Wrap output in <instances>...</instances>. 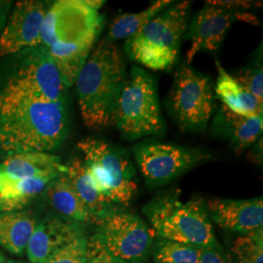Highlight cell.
I'll return each instance as SVG.
<instances>
[{
    "mask_svg": "<svg viewBox=\"0 0 263 263\" xmlns=\"http://www.w3.org/2000/svg\"><path fill=\"white\" fill-rule=\"evenodd\" d=\"M10 6H11L10 1H0V37H1L4 26L6 24Z\"/></svg>",
    "mask_w": 263,
    "mask_h": 263,
    "instance_id": "obj_32",
    "label": "cell"
},
{
    "mask_svg": "<svg viewBox=\"0 0 263 263\" xmlns=\"http://www.w3.org/2000/svg\"><path fill=\"white\" fill-rule=\"evenodd\" d=\"M85 235L84 224L64 216L49 215L34 228L26 249L31 263L43 262L49 256Z\"/></svg>",
    "mask_w": 263,
    "mask_h": 263,
    "instance_id": "obj_14",
    "label": "cell"
},
{
    "mask_svg": "<svg viewBox=\"0 0 263 263\" xmlns=\"http://www.w3.org/2000/svg\"><path fill=\"white\" fill-rule=\"evenodd\" d=\"M133 151L141 175L151 187L165 185L213 158L205 151L153 140L137 144Z\"/></svg>",
    "mask_w": 263,
    "mask_h": 263,
    "instance_id": "obj_9",
    "label": "cell"
},
{
    "mask_svg": "<svg viewBox=\"0 0 263 263\" xmlns=\"http://www.w3.org/2000/svg\"><path fill=\"white\" fill-rule=\"evenodd\" d=\"M65 172L66 165L53 153L27 152L13 154L0 163V192L26 179H55Z\"/></svg>",
    "mask_w": 263,
    "mask_h": 263,
    "instance_id": "obj_16",
    "label": "cell"
},
{
    "mask_svg": "<svg viewBox=\"0 0 263 263\" xmlns=\"http://www.w3.org/2000/svg\"><path fill=\"white\" fill-rule=\"evenodd\" d=\"M216 96L229 110L247 117H262L263 105L250 94L234 76L229 74L217 61Z\"/></svg>",
    "mask_w": 263,
    "mask_h": 263,
    "instance_id": "obj_20",
    "label": "cell"
},
{
    "mask_svg": "<svg viewBox=\"0 0 263 263\" xmlns=\"http://www.w3.org/2000/svg\"><path fill=\"white\" fill-rule=\"evenodd\" d=\"M66 104L0 101V151L7 156L56 151L66 140Z\"/></svg>",
    "mask_w": 263,
    "mask_h": 263,
    "instance_id": "obj_1",
    "label": "cell"
},
{
    "mask_svg": "<svg viewBox=\"0 0 263 263\" xmlns=\"http://www.w3.org/2000/svg\"><path fill=\"white\" fill-rule=\"evenodd\" d=\"M211 219L226 230L248 234L263 226L262 197L252 199L214 198L206 204Z\"/></svg>",
    "mask_w": 263,
    "mask_h": 263,
    "instance_id": "obj_15",
    "label": "cell"
},
{
    "mask_svg": "<svg viewBox=\"0 0 263 263\" xmlns=\"http://www.w3.org/2000/svg\"><path fill=\"white\" fill-rule=\"evenodd\" d=\"M129 77L122 51L104 39L88 57L76 79V94L85 126L102 131L113 125L116 104Z\"/></svg>",
    "mask_w": 263,
    "mask_h": 263,
    "instance_id": "obj_2",
    "label": "cell"
},
{
    "mask_svg": "<svg viewBox=\"0 0 263 263\" xmlns=\"http://www.w3.org/2000/svg\"><path fill=\"white\" fill-rule=\"evenodd\" d=\"M179 189H171L149 201L143 214L160 239L204 248L216 242L207 206L201 198L186 202Z\"/></svg>",
    "mask_w": 263,
    "mask_h": 263,
    "instance_id": "obj_3",
    "label": "cell"
},
{
    "mask_svg": "<svg viewBox=\"0 0 263 263\" xmlns=\"http://www.w3.org/2000/svg\"><path fill=\"white\" fill-rule=\"evenodd\" d=\"M47 10L41 1H18L0 37V57L41 45V29Z\"/></svg>",
    "mask_w": 263,
    "mask_h": 263,
    "instance_id": "obj_13",
    "label": "cell"
},
{
    "mask_svg": "<svg viewBox=\"0 0 263 263\" xmlns=\"http://www.w3.org/2000/svg\"><path fill=\"white\" fill-rule=\"evenodd\" d=\"M190 7V1L172 4L126 40V54L152 70L171 69L179 59Z\"/></svg>",
    "mask_w": 263,
    "mask_h": 263,
    "instance_id": "obj_4",
    "label": "cell"
},
{
    "mask_svg": "<svg viewBox=\"0 0 263 263\" xmlns=\"http://www.w3.org/2000/svg\"><path fill=\"white\" fill-rule=\"evenodd\" d=\"M56 179V178H55ZM52 178L26 179L0 192V213L24 211L33 199L43 194Z\"/></svg>",
    "mask_w": 263,
    "mask_h": 263,
    "instance_id": "obj_24",
    "label": "cell"
},
{
    "mask_svg": "<svg viewBox=\"0 0 263 263\" xmlns=\"http://www.w3.org/2000/svg\"><path fill=\"white\" fill-rule=\"evenodd\" d=\"M4 263H23V262H20V261H15V260H11V259H5V261H4Z\"/></svg>",
    "mask_w": 263,
    "mask_h": 263,
    "instance_id": "obj_33",
    "label": "cell"
},
{
    "mask_svg": "<svg viewBox=\"0 0 263 263\" xmlns=\"http://www.w3.org/2000/svg\"><path fill=\"white\" fill-rule=\"evenodd\" d=\"M48 204L59 216L82 224H97L95 217L70 184L66 172L53 179L43 192Z\"/></svg>",
    "mask_w": 263,
    "mask_h": 263,
    "instance_id": "obj_18",
    "label": "cell"
},
{
    "mask_svg": "<svg viewBox=\"0 0 263 263\" xmlns=\"http://www.w3.org/2000/svg\"><path fill=\"white\" fill-rule=\"evenodd\" d=\"M232 263H263L262 228L238 236L231 246Z\"/></svg>",
    "mask_w": 263,
    "mask_h": 263,
    "instance_id": "obj_25",
    "label": "cell"
},
{
    "mask_svg": "<svg viewBox=\"0 0 263 263\" xmlns=\"http://www.w3.org/2000/svg\"><path fill=\"white\" fill-rule=\"evenodd\" d=\"M236 80L263 105V71L261 56L258 57L254 63L244 69L238 76H234Z\"/></svg>",
    "mask_w": 263,
    "mask_h": 263,
    "instance_id": "obj_27",
    "label": "cell"
},
{
    "mask_svg": "<svg viewBox=\"0 0 263 263\" xmlns=\"http://www.w3.org/2000/svg\"><path fill=\"white\" fill-rule=\"evenodd\" d=\"M173 1L159 0L152 3L147 8L136 13H125L113 20L107 31L105 40L113 42L121 39H128L138 32L151 20L167 9Z\"/></svg>",
    "mask_w": 263,
    "mask_h": 263,
    "instance_id": "obj_23",
    "label": "cell"
},
{
    "mask_svg": "<svg viewBox=\"0 0 263 263\" xmlns=\"http://www.w3.org/2000/svg\"><path fill=\"white\" fill-rule=\"evenodd\" d=\"M97 226L107 249L123 262L139 263L149 254L154 235L140 216L119 208Z\"/></svg>",
    "mask_w": 263,
    "mask_h": 263,
    "instance_id": "obj_10",
    "label": "cell"
},
{
    "mask_svg": "<svg viewBox=\"0 0 263 263\" xmlns=\"http://www.w3.org/2000/svg\"><path fill=\"white\" fill-rule=\"evenodd\" d=\"M98 35H88L73 41L56 43L46 48L66 88L76 84Z\"/></svg>",
    "mask_w": 263,
    "mask_h": 263,
    "instance_id": "obj_19",
    "label": "cell"
},
{
    "mask_svg": "<svg viewBox=\"0 0 263 263\" xmlns=\"http://www.w3.org/2000/svg\"><path fill=\"white\" fill-rule=\"evenodd\" d=\"M104 17L87 6L83 0H62L48 8L41 29V45L73 41L88 35H99Z\"/></svg>",
    "mask_w": 263,
    "mask_h": 263,
    "instance_id": "obj_11",
    "label": "cell"
},
{
    "mask_svg": "<svg viewBox=\"0 0 263 263\" xmlns=\"http://www.w3.org/2000/svg\"><path fill=\"white\" fill-rule=\"evenodd\" d=\"M237 22L258 25L257 18L248 11L226 7L220 1H206L188 29L186 37L191 45L186 54V64L189 65L200 52H216Z\"/></svg>",
    "mask_w": 263,
    "mask_h": 263,
    "instance_id": "obj_12",
    "label": "cell"
},
{
    "mask_svg": "<svg viewBox=\"0 0 263 263\" xmlns=\"http://www.w3.org/2000/svg\"><path fill=\"white\" fill-rule=\"evenodd\" d=\"M197 263H232L231 258L226 254L222 247L216 243L201 249Z\"/></svg>",
    "mask_w": 263,
    "mask_h": 263,
    "instance_id": "obj_30",
    "label": "cell"
},
{
    "mask_svg": "<svg viewBox=\"0 0 263 263\" xmlns=\"http://www.w3.org/2000/svg\"><path fill=\"white\" fill-rule=\"evenodd\" d=\"M214 132L226 139L237 155L253 146L262 133V117H247L220 105L212 126Z\"/></svg>",
    "mask_w": 263,
    "mask_h": 263,
    "instance_id": "obj_17",
    "label": "cell"
},
{
    "mask_svg": "<svg viewBox=\"0 0 263 263\" xmlns=\"http://www.w3.org/2000/svg\"><path fill=\"white\" fill-rule=\"evenodd\" d=\"M66 174L77 195L98 221L109 213L119 209V206L113 204L95 189L89 179L83 160L78 158L70 160L66 165Z\"/></svg>",
    "mask_w": 263,
    "mask_h": 263,
    "instance_id": "obj_22",
    "label": "cell"
},
{
    "mask_svg": "<svg viewBox=\"0 0 263 263\" xmlns=\"http://www.w3.org/2000/svg\"><path fill=\"white\" fill-rule=\"evenodd\" d=\"M36 224L29 211L0 213V247L11 254L22 255Z\"/></svg>",
    "mask_w": 263,
    "mask_h": 263,
    "instance_id": "obj_21",
    "label": "cell"
},
{
    "mask_svg": "<svg viewBox=\"0 0 263 263\" xmlns=\"http://www.w3.org/2000/svg\"><path fill=\"white\" fill-rule=\"evenodd\" d=\"M85 263H125L107 249L101 235L97 232L86 240Z\"/></svg>",
    "mask_w": 263,
    "mask_h": 263,
    "instance_id": "obj_28",
    "label": "cell"
},
{
    "mask_svg": "<svg viewBox=\"0 0 263 263\" xmlns=\"http://www.w3.org/2000/svg\"><path fill=\"white\" fill-rule=\"evenodd\" d=\"M201 249L160 239L153 251L154 263H197Z\"/></svg>",
    "mask_w": 263,
    "mask_h": 263,
    "instance_id": "obj_26",
    "label": "cell"
},
{
    "mask_svg": "<svg viewBox=\"0 0 263 263\" xmlns=\"http://www.w3.org/2000/svg\"><path fill=\"white\" fill-rule=\"evenodd\" d=\"M0 92V101L66 104L67 88L42 45L30 48Z\"/></svg>",
    "mask_w": 263,
    "mask_h": 263,
    "instance_id": "obj_7",
    "label": "cell"
},
{
    "mask_svg": "<svg viewBox=\"0 0 263 263\" xmlns=\"http://www.w3.org/2000/svg\"><path fill=\"white\" fill-rule=\"evenodd\" d=\"M249 160L253 163L259 164L262 161V138H259L249 153Z\"/></svg>",
    "mask_w": 263,
    "mask_h": 263,
    "instance_id": "obj_31",
    "label": "cell"
},
{
    "mask_svg": "<svg viewBox=\"0 0 263 263\" xmlns=\"http://www.w3.org/2000/svg\"><path fill=\"white\" fill-rule=\"evenodd\" d=\"M5 261V258H4V256L2 255V254L0 253V263H4Z\"/></svg>",
    "mask_w": 263,
    "mask_h": 263,
    "instance_id": "obj_34",
    "label": "cell"
},
{
    "mask_svg": "<svg viewBox=\"0 0 263 263\" xmlns=\"http://www.w3.org/2000/svg\"><path fill=\"white\" fill-rule=\"evenodd\" d=\"M85 167L95 189L117 206H127L138 185L128 155L106 141L86 138L78 142Z\"/></svg>",
    "mask_w": 263,
    "mask_h": 263,
    "instance_id": "obj_6",
    "label": "cell"
},
{
    "mask_svg": "<svg viewBox=\"0 0 263 263\" xmlns=\"http://www.w3.org/2000/svg\"><path fill=\"white\" fill-rule=\"evenodd\" d=\"M113 125L128 141L165 132L155 80L140 66H134L130 70L116 104Z\"/></svg>",
    "mask_w": 263,
    "mask_h": 263,
    "instance_id": "obj_5",
    "label": "cell"
},
{
    "mask_svg": "<svg viewBox=\"0 0 263 263\" xmlns=\"http://www.w3.org/2000/svg\"><path fill=\"white\" fill-rule=\"evenodd\" d=\"M86 240V236L76 239L41 263H85Z\"/></svg>",
    "mask_w": 263,
    "mask_h": 263,
    "instance_id": "obj_29",
    "label": "cell"
},
{
    "mask_svg": "<svg viewBox=\"0 0 263 263\" xmlns=\"http://www.w3.org/2000/svg\"><path fill=\"white\" fill-rule=\"evenodd\" d=\"M215 100L209 77L186 63L179 66L170 91L169 108L181 130L204 131L213 116Z\"/></svg>",
    "mask_w": 263,
    "mask_h": 263,
    "instance_id": "obj_8",
    "label": "cell"
}]
</instances>
